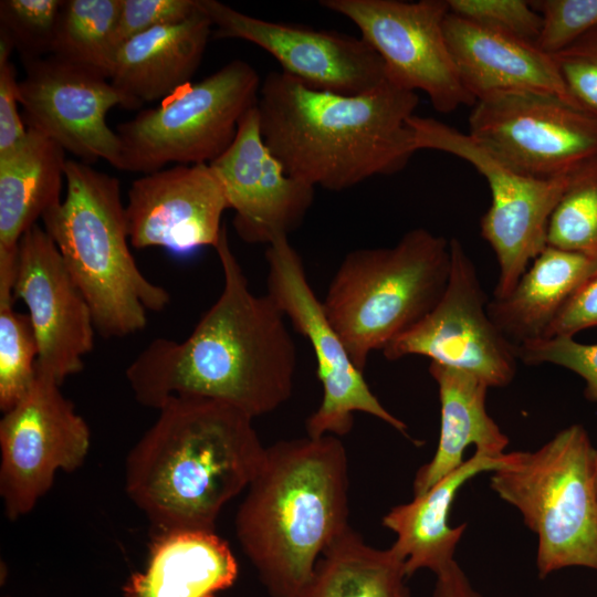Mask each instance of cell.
I'll list each match as a JSON object with an SVG mask.
<instances>
[{"label":"cell","mask_w":597,"mask_h":597,"mask_svg":"<svg viewBox=\"0 0 597 597\" xmlns=\"http://www.w3.org/2000/svg\"><path fill=\"white\" fill-rule=\"evenodd\" d=\"M230 209L210 164L174 165L133 181L125 213L130 245L188 253L217 245Z\"/></svg>","instance_id":"obj_18"},{"label":"cell","mask_w":597,"mask_h":597,"mask_svg":"<svg viewBox=\"0 0 597 597\" xmlns=\"http://www.w3.org/2000/svg\"><path fill=\"white\" fill-rule=\"evenodd\" d=\"M596 269L597 255L547 245L505 297L489 301V315L515 345L543 338L568 298Z\"/></svg>","instance_id":"obj_25"},{"label":"cell","mask_w":597,"mask_h":597,"mask_svg":"<svg viewBox=\"0 0 597 597\" xmlns=\"http://www.w3.org/2000/svg\"><path fill=\"white\" fill-rule=\"evenodd\" d=\"M590 327H597V269L576 289L543 338L574 337L578 332Z\"/></svg>","instance_id":"obj_37"},{"label":"cell","mask_w":597,"mask_h":597,"mask_svg":"<svg viewBox=\"0 0 597 597\" xmlns=\"http://www.w3.org/2000/svg\"><path fill=\"white\" fill-rule=\"evenodd\" d=\"M408 124L418 150H438L461 158L486 180L491 205L481 218L480 229L499 263L493 298L505 297L547 247L549 218L570 176L541 179L523 174L468 133L432 117L413 115Z\"/></svg>","instance_id":"obj_9"},{"label":"cell","mask_w":597,"mask_h":597,"mask_svg":"<svg viewBox=\"0 0 597 597\" xmlns=\"http://www.w3.org/2000/svg\"><path fill=\"white\" fill-rule=\"evenodd\" d=\"M325 9L346 17L381 57L387 81L422 91L442 114L474 105L451 55L444 19L447 0H322Z\"/></svg>","instance_id":"obj_11"},{"label":"cell","mask_w":597,"mask_h":597,"mask_svg":"<svg viewBox=\"0 0 597 597\" xmlns=\"http://www.w3.org/2000/svg\"><path fill=\"white\" fill-rule=\"evenodd\" d=\"M66 160L59 144L31 128L0 155V250L18 251L22 235L61 202Z\"/></svg>","instance_id":"obj_26"},{"label":"cell","mask_w":597,"mask_h":597,"mask_svg":"<svg viewBox=\"0 0 597 597\" xmlns=\"http://www.w3.org/2000/svg\"><path fill=\"white\" fill-rule=\"evenodd\" d=\"M214 39H240L272 55L282 72L305 86L341 95H360L387 81L379 54L362 38L333 30L269 21L217 0H199Z\"/></svg>","instance_id":"obj_15"},{"label":"cell","mask_w":597,"mask_h":597,"mask_svg":"<svg viewBox=\"0 0 597 597\" xmlns=\"http://www.w3.org/2000/svg\"><path fill=\"white\" fill-rule=\"evenodd\" d=\"M224 187L233 227L249 244L269 245L304 221L315 188L286 174L264 143L256 106L240 121L231 146L210 164Z\"/></svg>","instance_id":"obj_19"},{"label":"cell","mask_w":597,"mask_h":597,"mask_svg":"<svg viewBox=\"0 0 597 597\" xmlns=\"http://www.w3.org/2000/svg\"><path fill=\"white\" fill-rule=\"evenodd\" d=\"M593 458L587 431L572 425L535 451H516L510 465L493 471L492 490L537 535L541 578L566 567L597 570Z\"/></svg>","instance_id":"obj_7"},{"label":"cell","mask_w":597,"mask_h":597,"mask_svg":"<svg viewBox=\"0 0 597 597\" xmlns=\"http://www.w3.org/2000/svg\"><path fill=\"white\" fill-rule=\"evenodd\" d=\"M515 346L517 358L527 365L554 364L579 375L586 381L585 396L597 401V344L555 336Z\"/></svg>","instance_id":"obj_34"},{"label":"cell","mask_w":597,"mask_h":597,"mask_svg":"<svg viewBox=\"0 0 597 597\" xmlns=\"http://www.w3.org/2000/svg\"><path fill=\"white\" fill-rule=\"evenodd\" d=\"M449 12L536 43L542 18L525 0H447Z\"/></svg>","instance_id":"obj_33"},{"label":"cell","mask_w":597,"mask_h":597,"mask_svg":"<svg viewBox=\"0 0 597 597\" xmlns=\"http://www.w3.org/2000/svg\"><path fill=\"white\" fill-rule=\"evenodd\" d=\"M348 465L338 437L281 440L265 449L234 524L272 597H298L348 524Z\"/></svg>","instance_id":"obj_4"},{"label":"cell","mask_w":597,"mask_h":597,"mask_svg":"<svg viewBox=\"0 0 597 597\" xmlns=\"http://www.w3.org/2000/svg\"><path fill=\"white\" fill-rule=\"evenodd\" d=\"M515 457L516 451L501 455L475 451L427 492L394 506L383 517V525L397 536L390 549L405 563L408 577L423 568L437 576L455 562L454 552L467 528L465 523L449 525L457 493L475 475L507 467Z\"/></svg>","instance_id":"obj_21"},{"label":"cell","mask_w":597,"mask_h":597,"mask_svg":"<svg viewBox=\"0 0 597 597\" xmlns=\"http://www.w3.org/2000/svg\"><path fill=\"white\" fill-rule=\"evenodd\" d=\"M432 597H483L457 562L438 574Z\"/></svg>","instance_id":"obj_39"},{"label":"cell","mask_w":597,"mask_h":597,"mask_svg":"<svg viewBox=\"0 0 597 597\" xmlns=\"http://www.w3.org/2000/svg\"><path fill=\"white\" fill-rule=\"evenodd\" d=\"M593 471H594V483L597 498V446L594 448V458H593Z\"/></svg>","instance_id":"obj_40"},{"label":"cell","mask_w":597,"mask_h":597,"mask_svg":"<svg viewBox=\"0 0 597 597\" xmlns=\"http://www.w3.org/2000/svg\"><path fill=\"white\" fill-rule=\"evenodd\" d=\"M60 387L36 375L0 420V496L11 521L31 512L56 472L76 470L90 451V428Z\"/></svg>","instance_id":"obj_13"},{"label":"cell","mask_w":597,"mask_h":597,"mask_svg":"<svg viewBox=\"0 0 597 597\" xmlns=\"http://www.w3.org/2000/svg\"><path fill=\"white\" fill-rule=\"evenodd\" d=\"M444 33L460 80L475 102L504 94L537 93L575 105L554 56L536 43L451 12L444 19Z\"/></svg>","instance_id":"obj_20"},{"label":"cell","mask_w":597,"mask_h":597,"mask_svg":"<svg viewBox=\"0 0 597 597\" xmlns=\"http://www.w3.org/2000/svg\"><path fill=\"white\" fill-rule=\"evenodd\" d=\"M450 244V273L434 307L384 350L388 360L418 355L470 373L489 387H505L516 373V346L496 327L488 312L474 263L459 239Z\"/></svg>","instance_id":"obj_14"},{"label":"cell","mask_w":597,"mask_h":597,"mask_svg":"<svg viewBox=\"0 0 597 597\" xmlns=\"http://www.w3.org/2000/svg\"><path fill=\"white\" fill-rule=\"evenodd\" d=\"M157 410L126 458L127 495L159 533L214 531L222 507L263 463L253 418L195 397L168 399Z\"/></svg>","instance_id":"obj_3"},{"label":"cell","mask_w":597,"mask_h":597,"mask_svg":"<svg viewBox=\"0 0 597 597\" xmlns=\"http://www.w3.org/2000/svg\"><path fill=\"white\" fill-rule=\"evenodd\" d=\"M468 134L514 169L572 176L597 157V117L552 95L512 93L475 102Z\"/></svg>","instance_id":"obj_12"},{"label":"cell","mask_w":597,"mask_h":597,"mask_svg":"<svg viewBox=\"0 0 597 597\" xmlns=\"http://www.w3.org/2000/svg\"><path fill=\"white\" fill-rule=\"evenodd\" d=\"M19 81L14 65L0 62V155L14 148L28 134L18 108Z\"/></svg>","instance_id":"obj_38"},{"label":"cell","mask_w":597,"mask_h":597,"mask_svg":"<svg viewBox=\"0 0 597 597\" xmlns=\"http://www.w3.org/2000/svg\"><path fill=\"white\" fill-rule=\"evenodd\" d=\"M542 18L536 45L554 55L597 29V0H536Z\"/></svg>","instance_id":"obj_32"},{"label":"cell","mask_w":597,"mask_h":597,"mask_svg":"<svg viewBox=\"0 0 597 597\" xmlns=\"http://www.w3.org/2000/svg\"><path fill=\"white\" fill-rule=\"evenodd\" d=\"M12 290L0 289V409H11L36 378L38 345L28 314L14 308Z\"/></svg>","instance_id":"obj_30"},{"label":"cell","mask_w":597,"mask_h":597,"mask_svg":"<svg viewBox=\"0 0 597 597\" xmlns=\"http://www.w3.org/2000/svg\"><path fill=\"white\" fill-rule=\"evenodd\" d=\"M19 81L22 119L86 164L100 159L117 168L121 143L106 123L114 106L130 109L128 100L109 80L48 55L24 63Z\"/></svg>","instance_id":"obj_16"},{"label":"cell","mask_w":597,"mask_h":597,"mask_svg":"<svg viewBox=\"0 0 597 597\" xmlns=\"http://www.w3.org/2000/svg\"><path fill=\"white\" fill-rule=\"evenodd\" d=\"M429 373L439 391L440 434L432 459L415 475V495L427 492L461 467L469 446L473 444L475 451L501 455L509 444V438L488 413L485 401L490 387L482 379L436 363H430Z\"/></svg>","instance_id":"obj_24"},{"label":"cell","mask_w":597,"mask_h":597,"mask_svg":"<svg viewBox=\"0 0 597 597\" xmlns=\"http://www.w3.org/2000/svg\"><path fill=\"white\" fill-rule=\"evenodd\" d=\"M418 103L416 92L389 81L341 95L273 71L261 83L256 108L264 143L289 176L343 191L407 166L418 151L408 124Z\"/></svg>","instance_id":"obj_2"},{"label":"cell","mask_w":597,"mask_h":597,"mask_svg":"<svg viewBox=\"0 0 597 597\" xmlns=\"http://www.w3.org/2000/svg\"><path fill=\"white\" fill-rule=\"evenodd\" d=\"M261 80L237 59L188 83L119 124L121 170L150 174L167 164H211L233 143L241 118L256 106Z\"/></svg>","instance_id":"obj_8"},{"label":"cell","mask_w":597,"mask_h":597,"mask_svg":"<svg viewBox=\"0 0 597 597\" xmlns=\"http://www.w3.org/2000/svg\"><path fill=\"white\" fill-rule=\"evenodd\" d=\"M547 245L597 255V157L569 177L549 218Z\"/></svg>","instance_id":"obj_29"},{"label":"cell","mask_w":597,"mask_h":597,"mask_svg":"<svg viewBox=\"0 0 597 597\" xmlns=\"http://www.w3.org/2000/svg\"><path fill=\"white\" fill-rule=\"evenodd\" d=\"M266 294L293 328L311 345L322 384L318 408L306 419L308 437L350 432L355 412L371 415L407 436V425L390 413L366 383L329 323L322 300L314 293L301 255L289 237L274 239L265 250Z\"/></svg>","instance_id":"obj_10"},{"label":"cell","mask_w":597,"mask_h":597,"mask_svg":"<svg viewBox=\"0 0 597 597\" xmlns=\"http://www.w3.org/2000/svg\"><path fill=\"white\" fill-rule=\"evenodd\" d=\"M553 56L572 102L597 117V29Z\"/></svg>","instance_id":"obj_35"},{"label":"cell","mask_w":597,"mask_h":597,"mask_svg":"<svg viewBox=\"0 0 597 597\" xmlns=\"http://www.w3.org/2000/svg\"><path fill=\"white\" fill-rule=\"evenodd\" d=\"M119 8L121 0H64L50 55L109 80Z\"/></svg>","instance_id":"obj_28"},{"label":"cell","mask_w":597,"mask_h":597,"mask_svg":"<svg viewBox=\"0 0 597 597\" xmlns=\"http://www.w3.org/2000/svg\"><path fill=\"white\" fill-rule=\"evenodd\" d=\"M405 563L365 543L350 526L321 556L298 597H410Z\"/></svg>","instance_id":"obj_27"},{"label":"cell","mask_w":597,"mask_h":597,"mask_svg":"<svg viewBox=\"0 0 597 597\" xmlns=\"http://www.w3.org/2000/svg\"><path fill=\"white\" fill-rule=\"evenodd\" d=\"M238 574L228 542L214 531L160 532L145 569L127 579L123 597H216Z\"/></svg>","instance_id":"obj_23"},{"label":"cell","mask_w":597,"mask_h":597,"mask_svg":"<svg viewBox=\"0 0 597 597\" xmlns=\"http://www.w3.org/2000/svg\"><path fill=\"white\" fill-rule=\"evenodd\" d=\"M449 273V241L425 228L408 231L394 247L344 256L322 304L359 370L373 352H383L434 307Z\"/></svg>","instance_id":"obj_6"},{"label":"cell","mask_w":597,"mask_h":597,"mask_svg":"<svg viewBox=\"0 0 597 597\" xmlns=\"http://www.w3.org/2000/svg\"><path fill=\"white\" fill-rule=\"evenodd\" d=\"M63 2L0 1V33L10 40L23 64L51 54Z\"/></svg>","instance_id":"obj_31"},{"label":"cell","mask_w":597,"mask_h":597,"mask_svg":"<svg viewBox=\"0 0 597 597\" xmlns=\"http://www.w3.org/2000/svg\"><path fill=\"white\" fill-rule=\"evenodd\" d=\"M13 292L28 308L36 339V375L62 385L83 370L84 357L94 348L93 314L54 241L39 224L19 241Z\"/></svg>","instance_id":"obj_17"},{"label":"cell","mask_w":597,"mask_h":597,"mask_svg":"<svg viewBox=\"0 0 597 597\" xmlns=\"http://www.w3.org/2000/svg\"><path fill=\"white\" fill-rule=\"evenodd\" d=\"M64 174L66 195L43 214V228L90 304L96 332L107 338L138 333L170 295L144 275L129 250L121 182L73 159Z\"/></svg>","instance_id":"obj_5"},{"label":"cell","mask_w":597,"mask_h":597,"mask_svg":"<svg viewBox=\"0 0 597 597\" xmlns=\"http://www.w3.org/2000/svg\"><path fill=\"white\" fill-rule=\"evenodd\" d=\"M199 0H121L116 28L117 49L125 41L154 28L186 20Z\"/></svg>","instance_id":"obj_36"},{"label":"cell","mask_w":597,"mask_h":597,"mask_svg":"<svg viewBox=\"0 0 597 597\" xmlns=\"http://www.w3.org/2000/svg\"><path fill=\"white\" fill-rule=\"evenodd\" d=\"M223 275L216 302L182 341H151L125 375L134 398L158 409L175 397L230 405L251 418L276 410L293 392L296 346L284 313L251 291L223 227L214 247Z\"/></svg>","instance_id":"obj_1"},{"label":"cell","mask_w":597,"mask_h":597,"mask_svg":"<svg viewBox=\"0 0 597 597\" xmlns=\"http://www.w3.org/2000/svg\"><path fill=\"white\" fill-rule=\"evenodd\" d=\"M212 29L198 2V10L186 20L130 38L117 49L111 83L128 100L130 109L161 101L190 83Z\"/></svg>","instance_id":"obj_22"}]
</instances>
